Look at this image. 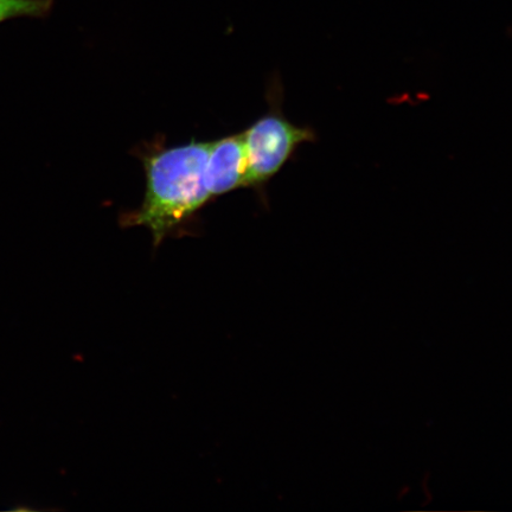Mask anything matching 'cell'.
Here are the masks:
<instances>
[{"label":"cell","mask_w":512,"mask_h":512,"mask_svg":"<svg viewBox=\"0 0 512 512\" xmlns=\"http://www.w3.org/2000/svg\"><path fill=\"white\" fill-rule=\"evenodd\" d=\"M274 91L270 111L243 132L248 164L246 187L258 192H264L266 185L279 174L299 146L317 140L313 128L298 126L285 117L277 101L281 93H277V87Z\"/></svg>","instance_id":"obj_2"},{"label":"cell","mask_w":512,"mask_h":512,"mask_svg":"<svg viewBox=\"0 0 512 512\" xmlns=\"http://www.w3.org/2000/svg\"><path fill=\"white\" fill-rule=\"evenodd\" d=\"M210 147L211 142L191 140L172 147L146 145L137 151L145 170V196L142 206L121 216V226L149 229L155 248L187 228L213 201L206 188Z\"/></svg>","instance_id":"obj_1"},{"label":"cell","mask_w":512,"mask_h":512,"mask_svg":"<svg viewBox=\"0 0 512 512\" xmlns=\"http://www.w3.org/2000/svg\"><path fill=\"white\" fill-rule=\"evenodd\" d=\"M247 166L243 132L213 140L206 169V188L211 200L246 188Z\"/></svg>","instance_id":"obj_3"},{"label":"cell","mask_w":512,"mask_h":512,"mask_svg":"<svg viewBox=\"0 0 512 512\" xmlns=\"http://www.w3.org/2000/svg\"><path fill=\"white\" fill-rule=\"evenodd\" d=\"M54 2L55 0H0V24L21 17H47Z\"/></svg>","instance_id":"obj_4"}]
</instances>
